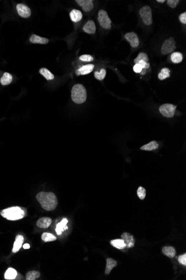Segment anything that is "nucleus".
Returning <instances> with one entry per match:
<instances>
[{"mask_svg":"<svg viewBox=\"0 0 186 280\" xmlns=\"http://www.w3.org/2000/svg\"><path fill=\"white\" fill-rule=\"evenodd\" d=\"M67 222H68V220L67 219L64 218V219H62L61 222L57 224L56 225V232L57 233V235H61L63 231H65L68 229V227L66 226Z\"/></svg>","mask_w":186,"mask_h":280,"instance_id":"obj_18","label":"nucleus"},{"mask_svg":"<svg viewBox=\"0 0 186 280\" xmlns=\"http://www.w3.org/2000/svg\"><path fill=\"white\" fill-rule=\"evenodd\" d=\"M179 0H168L167 4L171 8H176L177 5L179 4Z\"/></svg>","mask_w":186,"mask_h":280,"instance_id":"obj_34","label":"nucleus"},{"mask_svg":"<svg viewBox=\"0 0 186 280\" xmlns=\"http://www.w3.org/2000/svg\"><path fill=\"white\" fill-rule=\"evenodd\" d=\"M36 199L40 203L42 207L46 211L54 210L58 204L56 195L51 192H40L36 195Z\"/></svg>","mask_w":186,"mask_h":280,"instance_id":"obj_1","label":"nucleus"},{"mask_svg":"<svg viewBox=\"0 0 186 280\" xmlns=\"http://www.w3.org/2000/svg\"><path fill=\"white\" fill-rule=\"evenodd\" d=\"M157 2L159 3H164L165 2V0H157Z\"/></svg>","mask_w":186,"mask_h":280,"instance_id":"obj_39","label":"nucleus"},{"mask_svg":"<svg viewBox=\"0 0 186 280\" xmlns=\"http://www.w3.org/2000/svg\"><path fill=\"white\" fill-rule=\"evenodd\" d=\"M40 73L44 76L47 80H52L54 79V75L47 68H42L40 69Z\"/></svg>","mask_w":186,"mask_h":280,"instance_id":"obj_25","label":"nucleus"},{"mask_svg":"<svg viewBox=\"0 0 186 280\" xmlns=\"http://www.w3.org/2000/svg\"><path fill=\"white\" fill-rule=\"evenodd\" d=\"M16 10L18 15L23 18H28L31 15L30 8L22 3H19L16 6Z\"/></svg>","mask_w":186,"mask_h":280,"instance_id":"obj_9","label":"nucleus"},{"mask_svg":"<svg viewBox=\"0 0 186 280\" xmlns=\"http://www.w3.org/2000/svg\"><path fill=\"white\" fill-rule=\"evenodd\" d=\"M70 17L71 21L74 23H77L81 20L83 14L80 11L74 9L70 13Z\"/></svg>","mask_w":186,"mask_h":280,"instance_id":"obj_17","label":"nucleus"},{"mask_svg":"<svg viewBox=\"0 0 186 280\" xmlns=\"http://www.w3.org/2000/svg\"><path fill=\"white\" fill-rule=\"evenodd\" d=\"M106 72L105 69H101L100 71L99 72L98 71H96L94 73V76L95 78L97 79H98L99 81L103 80L105 77L106 76Z\"/></svg>","mask_w":186,"mask_h":280,"instance_id":"obj_30","label":"nucleus"},{"mask_svg":"<svg viewBox=\"0 0 186 280\" xmlns=\"http://www.w3.org/2000/svg\"><path fill=\"white\" fill-rule=\"evenodd\" d=\"M96 29L95 24L93 20H89L83 27V30L89 34H95Z\"/></svg>","mask_w":186,"mask_h":280,"instance_id":"obj_13","label":"nucleus"},{"mask_svg":"<svg viewBox=\"0 0 186 280\" xmlns=\"http://www.w3.org/2000/svg\"><path fill=\"white\" fill-rule=\"evenodd\" d=\"M176 108L177 106L173 104H165L159 107V111L160 114L164 117L168 118H173L174 115Z\"/></svg>","mask_w":186,"mask_h":280,"instance_id":"obj_6","label":"nucleus"},{"mask_svg":"<svg viewBox=\"0 0 186 280\" xmlns=\"http://www.w3.org/2000/svg\"><path fill=\"white\" fill-rule=\"evenodd\" d=\"M121 238L124 241L126 244V248H130L134 247L135 246V239L134 236L127 232L123 233Z\"/></svg>","mask_w":186,"mask_h":280,"instance_id":"obj_10","label":"nucleus"},{"mask_svg":"<svg viewBox=\"0 0 186 280\" xmlns=\"http://www.w3.org/2000/svg\"><path fill=\"white\" fill-rule=\"evenodd\" d=\"M176 49V42L174 40L172 37L165 40L163 43L161 48V53L166 55L172 52Z\"/></svg>","mask_w":186,"mask_h":280,"instance_id":"obj_7","label":"nucleus"},{"mask_svg":"<svg viewBox=\"0 0 186 280\" xmlns=\"http://www.w3.org/2000/svg\"><path fill=\"white\" fill-rule=\"evenodd\" d=\"M143 69L142 66L140 64H135L133 67V71L137 74H140Z\"/></svg>","mask_w":186,"mask_h":280,"instance_id":"obj_36","label":"nucleus"},{"mask_svg":"<svg viewBox=\"0 0 186 280\" xmlns=\"http://www.w3.org/2000/svg\"><path fill=\"white\" fill-rule=\"evenodd\" d=\"M140 14L143 23L147 25L153 23L152 11L149 6H144L140 10Z\"/></svg>","mask_w":186,"mask_h":280,"instance_id":"obj_4","label":"nucleus"},{"mask_svg":"<svg viewBox=\"0 0 186 280\" xmlns=\"http://www.w3.org/2000/svg\"><path fill=\"white\" fill-rule=\"evenodd\" d=\"M30 42L34 44H46L48 43L49 40L45 38L40 37L35 34L31 35L30 38Z\"/></svg>","mask_w":186,"mask_h":280,"instance_id":"obj_15","label":"nucleus"},{"mask_svg":"<svg viewBox=\"0 0 186 280\" xmlns=\"http://www.w3.org/2000/svg\"><path fill=\"white\" fill-rule=\"evenodd\" d=\"M23 248L24 249H29L30 248V246L29 245V244H25L23 246Z\"/></svg>","mask_w":186,"mask_h":280,"instance_id":"obj_38","label":"nucleus"},{"mask_svg":"<svg viewBox=\"0 0 186 280\" xmlns=\"http://www.w3.org/2000/svg\"><path fill=\"white\" fill-rule=\"evenodd\" d=\"M71 99L77 104H81L86 102V91L85 87L81 84H76L72 87L71 89Z\"/></svg>","mask_w":186,"mask_h":280,"instance_id":"obj_3","label":"nucleus"},{"mask_svg":"<svg viewBox=\"0 0 186 280\" xmlns=\"http://www.w3.org/2000/svg\"><path fill=\"white\" fill-rule=\"evenodd\" d=\"M159 147V145L155 141H150L148 144L144 145L143 146L140 148L141 150H147V151H152L153 150L157 149Z\"/></svg>","mask_w":186,"mask_h":280,"instance_id":"obj_23","label":"nucleus"},{"mask_svg":"<svg viewBox=\"0 0 186 280\" xmlns=\"http://www.w3.org/2000/svg\"><path fill=\"white\" fill-rule=\"evenodd\" d=\"M17 275V272L12 268H9L5 274V278L6 280H14Z\"/></svg>","mask_w":186,"mask_h":280,"instance_id":"obj_24","label":"nucleus"},{"mask_svg":"<svg viewBox=\"0 0 186 280\" xmlns=\"http://www.w3.org/2000/svg\"><path fill=\"white\" fill-rule=\"evenodd\" d=\"M75 2L86 12H89L94 8L92 0H76Z\"/></svg>","mask_w":186,"mask_h":280,"instance_id":"obj_11","label":"nucleus"},{"mask_svg":"<svg viewBox=\"0 0 186 280\" xmlns=\"http://www.w3.org/2000/svg\"><path fill=\"white\" fill-rule=\"evenodd\" d=\"M178 261L181 264H182L184 266H186V254H182L178 258Z\"/></svg>","mask_w":186,"mask_h":280,"instance_id":"obj_35","label":"nucleus"},{"mask_svg":"<svg viewBox=\"0 0 186 280\" xmlns=\"http://www.w3.org/2000/svg\"><path fill=\"white\" fill-rule=\"evenodd\" d=\"M40 277V273L36 271H29L26 274V280H35Z\"/></svg>","mask_w":186,"mask_h":280,"instance_id":"obj_27","label":"nucleus"},{"mask_svg":"<svg viewBox=\"0 0 186 280\" xmlns=\"http://www.w3.org/2000/svg\"><path fill=\"white\" fill-rule=\"evenodd\" d=\"M171 60L176 64L181 63L183 60V55L179 52H174L171 56Z\"/></svg>","mask_w":186,"mask_h":280,"instance_id":"obj_26","label":"nucleus"},{"mask_svg":"<svg viewBox=\"0 0 186 280\" xmlns=\"http://www.w3.org/2000/svg\"><path fill=\"white\" fill-rule=\"evenodd\" d=\"M179 21H181V23L182 24H186V13L184 12V13L181 14V15L179 17Z\"/></svg>","mask_w":186,"mask_h":280,"instance_id":"obj_37","label":"nucleus"},{"mask_svg":"<svg viewBox=\"0 0 186 280\" xmlns=\"http://www.w3.org/2000/svg\"><path fill=\"white\" fill-rule=\"evenodd\" d=\"M12 81V76L9 73L5 72L0 79L1 84L3 86H6L11 83Z\"/></svg>","mask_w":186,"mask_h":280,"instance_id":"obj_22","label":"nucleus"},{"mask_svg":"<svg viewBox=\"0 0 186 280\" xmlns=\"http://www.w3.org/2000/svg\"><path fill=\"white\" fill-rule=\"evenodd\" d=\"M117 266V262L114 259H112L110 258H109L106 259V266L105 269V274L109 275L111 272V270L114 268V267Z\"/></svg>","mask_w":186,"mask_h":280,"instance_id":"obj_19","label":"nucleus"},{"mask_svg":"<svg viewBox=\"0 0 186 280\" xmlns=\"http://www.w3.org/2000/svg\"><path fill=\"white\" fill-rule=\"evenodd\" d=\"M42 239L45 242H49L56 240V237L51 233H44L42 234Z\"/></svg>","mask_w":186,"mask_h":280,"instance_id":"obj_29","label":"nucleus"},{"mask_svg":"<svg viewBox=\"0 0 186 280\" xmlns=\"http://www.w3.org/2000/svg\"><path fill=\"white\" fill-rule=\"evenodd\" d=\"M24 239H23V236L21 235H18L16 236V237L15 241L13 244V248L12 250V252L13 253H16L20 250V249L21 248L22 243H23Z\"/></svg>","mask_w":186,"mask_h":280,"instance_id":"obj_16","label":"nucleus"},{"mask_svg":"<svg viewBox=\"0 0 186 280\" xmlns=\"http://www.w3.org/2000/svg\"><path fill=\"white\" fill-rule=\"evenodd\" d=\"M170 77V70L168 68H164L161 70L158 74V79L163 80Z\"/></svg>","mask_w":186,"mask_h":280,"instance_id":"obj_28","label":"nucleus"},{"mask_svg":"<svg viewBox=\"0 0 186 280\" xmlns=\"http://www.w3.org/2000/svg\"><path fill=\"white\" fill-rule=\"evenodd\" d=\"M99 24L104 29H109L111 28V20L109 18L106 11L100 10L99 11L98 16Z\"/></svg>","mask_w":186,"mask_h":280,"instance_id":"obj_5","label":"nucleus"},{"mask_svg":"<svg viewBox=\"0 0 186 280\" xmlns=\"http://www.w3.org/2000/svg\"><path fill=\"white\" fill-rule=\"evenodd\" d=\"M140 60H144L147 62H148L149 60V58L147 54L145 53L141 52L139 53V54L137 56V58L135 59L134 60V62L135 64H137Z\"/></svg>","mask_w":186,"mask_h":280,"instance_id":"obj_31","label":"nucleus"},{"mask_svg":"<svg viewBox=\"0 0 186 280\" xmlns=\"http://www.w3.org/2000/svg\"><path fill=\"white\" fill-rule=\"evenodd\" d=\"M110 244L118 249H123L126 248V244L122 239H117L110 241Z\"/></svg>","mask_w":186,"mask_h":280,"instance_id":"obj_21","label":"nucleus"},{"mask_svg":"<svg viewBox=\"0 0 186 280\" xmlns=\"http://www.w3.org/2000/svg\"><path fill=\"white\" fill-rule=\"evenodd\" d=\"M79 59L80 60H81V61H83V62H91V61H93L94 60V58H93V57L92 56H91V55H88V54H84V55H81L80 57H79Z\"/></svg>","mask_w":186,"mask_h":280,"instance_id":"obj_33","label":"nucleus"},{"mask_svg":"<svg viewBox=\"0 0 186 280\" xmlns=\"http://www.w3.org/2000/svg\"><path fill=\"white\" fill-rule=\"evenodd\" d=\"M1 215L7 220L14 221L22 219L25 216V213L21 207L15 206L3 210L1 212Z\"/></svg>","mask_w":186,"mask_h":280,"instance_id":"obj_2","label":"nucleus"},{"mask_svg":"<svg viewBox=\"0 0 186 280\" xmlns=\"http://www.w3.org/2000/svg\"><path fill=\"white\" fill-rule=\"evenodd\" d=\"M162 252L163 254L170 258L176 256V250L173 247H164L162 248Z\"/></svg>","mask_w":186,"mask_h":280,"instance_id":"obj_20","label":"nucleus"},{"mask_svg":"<svg viewBox=\"0 0 186 280\" xmlns=\"http://www.w3.org/2000/svg\"><path fill=\"white\" fill-rule=\"evenodd\" d=\"M52 220L51 218L48 217H43L39 219L36 222L37 226L40 228H49L51 224Z\"/></svg>","mask_w":186,"mask_h":280,"instance_id":"obj_14","label":"nucleus"},{"mask_svg":"<svg viewBox=\"0 0 186 280\" xmlns=\"http://www.w3.org/2000/svg\"><path fill=\"white\" fill-rule=\"evenodd\" d=\"M94 68V65L93 64H86L85 66H83L78 69L76 71V74L77 76L80 75H86L91 73L93 71V69Z\"/></svg>","mask_w":186,"mask_h":280,"instance_id":"obj_12","label":"nucleus"},{"mask_svg":"<svg viewBox=\"0 0 186 280\" xmlns=\"http://www.w3.org/2000/svg\"><path fill=\"white\" fill-rule=\"evenodd\" d=\"M137 195L140 200H144L146 196L145 189L142 186H140L137 190Z\"/></svg>","mask_w":186,"mask_h":280,"instance_id":"obj_32","label":"nucleus"},{"mask_svg":"<svg viewBox=\"0 0 186 280\" xmlns=\"http://www.w3.org/2000/svg\"><path fill=\"white\" fill-rule=\"evenodd\" d=\"M124 38L129 42L133 48H136L140 45V40L137 34L134 32H129L125 34Z\"/></svg>","mask_w":186,"mask_h":280,"instance_id":"obj_8","label":"nucleus"}]
</instances>
